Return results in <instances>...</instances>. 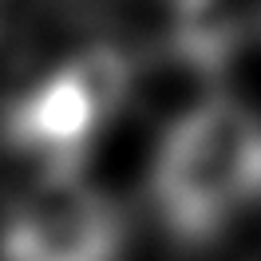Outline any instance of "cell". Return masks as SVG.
I'll list each match as a JSON object with an SVG mask.
<instances>
[{
  "label": "cell",
  "mask_w": 261,
  "mask_h": 261,
  "mask_svg": "<svg viewBox=\"0 0 261 261\" xmlns=\"http://www.w3.org/2000/svg\"><path fill=\"white\" fill-rule=\"evenodd\" d=\"M130 95V64L123 51L83 48L24 87L4 107V139L40 170H83L99 130Z\"/></svg>",
  "instance_id": "7a4b0ae2"
},
{
  "label": "cell",
  "mask_w": 261,
  "mask_h": 261,
  "mask_svg": "<svg viewBox=\"0 0 261 261\" xmlns=\"http://www.w3.org/2000/svg\"><path fill=\"white\" fill-rule=\"evenodd\" d=\"M127 222L83 170H40L0 214V261H123Z\"/></svg>",
  "instance_id": "3957f363"
},
{
  "label": "cell",
  "mask_w": 261,
  "mask_h": 261,
  "mask_svg": "<svg viewBox=\"0 0 261 261\" xmlns=\"http://www.w3.org/2000/svg\"><path fill=\"white\" fill-rule=\"evenodd\" d=\"M261 198V119L233 99H198L163 130L150 206L170 238L214 242Z\"/></svg>",
  "instance_id": "6da1fadb"
}]
</instances>
